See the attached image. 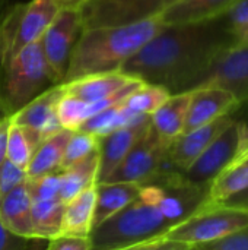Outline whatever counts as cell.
I'll list each match as a JSON object with an SVG mask.
<instances>
[{
  "instance_id": "cell-4",
  "label": "cell",
  "mask_w": 248,
  "mask_h": 250,
  "mask_svg": "<svg viewBox=\"0 0 248 250\" xmlns=\"http://www.w3.org/2000/svg\"><path fill=\"white\" fill-rule=\"evenodd\" d=\"M1 67L0 101L6 116H12L48 88L58 85L42 51L41 40L4 59Z\"/></svg>"
},
{
  "instance_id": "cell-26",
  "label": "cell",
  "mask_w": 248,
  "mask_h": 250,
  "mask_svg": "<svg viewBox=\"0 0 248 250\" xmlns=\"http://www.w3.org/2000/svg\"><path fill=\"white\" fill-rule=\"evenodd\" d=\"M64 202L60 198L32 201V224L35 237L51 240L61 234Z\"/></svg>"
},
{
  "instance_id": "cell-1",
  "label": "cell",
  "mask_w": 248,
  "mask_h": 250,
  "mask_svg": "<svg viewBox=\"0 0 248 250\" xmlns=\"http://www.w3.org/2000/svg\"><path fill=\"white\" fill-rule=\"evenodd\" d=\"M234 45L237 41L225 16L197 23L165 25L120 72L161 85L171 94L186 92L194 89L215 60Z\"/></svg>"
},
{
  "instance_id": "cell-38",
  "label": "cell",
  "mask_w": 248,
  "mask_h": 250,
  "mask_svg": "<svg viewBox=\"0 0 248 250\" xmlns=\"http://www.w3.org/2000/svg\"><path fill=\"white\" fill-rule=\"evenodd\" d=\"M162 239H164V237H162ZM162 239H155V240H149V242L136 243V245H132V246L123 248V249H120V250H149L151 248H153L158 242H161Z\"/></svg>"
},
{
  "instance_id": "cell-31",
  "label": "cell",
  "mask_w": 248,
  "mask_h": 250,
  "mask_svg": "<svg viewBox=\"0 0 248 250\" xmlns=\"http://www.w3.org/2000/svg\"><path fill=\"white\" fill-rule=\"evenodd\" d=\"M26 180H28L26 170L6 160L0 166V201L6 193H9L12 189H15L16 186L22 185Z\"/></svg>"
},
{
  "instance_id": "cell-29",
  "label": "cell",
  "mask_w": 248,
  "mask_h": 250,
  "mask_svg": "<svg viewBox=\"0 0 248 250\" xmlns=\"http://www.w3.org/2000/svg\"><path fill=\"white\" fill-rule=\"evenodd\" d=\"M98 144H99V139L96 136L88 132H83L80 129L73 130L64 149L63 161H61V171L80 163L82 160L88 158L91 154L96 152Z\"/></svg>"
},
{
  "instance_id": "cell-13",
  "label": "cell",
  "mask_w": 248,
  "mask_h": 250,
  "mask_svg": "<svg viewBox=\"0 0 248 250\" xmlns=\"http://www.w3.org/2000/svg\"><path fill=\"white\" fill-rule=\"evenodd\" d=\"M190 92L191 98L183 133L231 114L241 105L232 92L222 88H196Z\"/></svg>"
},
{
  "instance_id": "cell-30",
  "label": "cell",
  "mask_w": 248,
  "mask_h": 250,
  "mask_svg": "<svg viewBox=\"0 0 248 250\" xmlns=\"http://www.w3.org/2000/svg\"><path fill=\"white\" fill-rule=\"evenodd\" d=\"M225 22L237 44L248 41V0L238 1L225 15Z\"/></svg>"
},
{
  "instance_id": "cell-39",
  "label": "cell",
  "mask_w": 248,
  "mask_h": 250,
  "mask_svg": "<svg viewBox=\"0 0 248 250\" xmlns=\"http://www.w3.org/2000/svg\"><path fill=\"white\" fill-rule=\"evenodd\" d=\"M60 7H82L89 0H57Z\"/></svg>"
},
{
  "instance_id": "cell-8",
  "label": "cell",
  "mask_w": 248,
  "mask_h": 250,
  "mask_svg": "<svg viewBox=\"0 0 248 250\" xmlns=\"http://www.w3.org/2000/svg\"><path fill=\"white\" fill-rule=\"evenodd\" d=\"M82 31L80 7H61L41 38L42 51L57 83H61L66 76L70 54Z\"/></svg>"
},
{
  "instance_id": "cell-7",
  "label": "cell",
  "mask_w": 248,
  "mask_h": 250,
  "mask_svg": "<svg viewBox=\"0 0 248 250\" xmlns=\"http://www.w3.org/2000/svg\"><path fill=\"white\" fill-rule=\"evenodd\" d=\"M170 145L171 142L162 139L151 126L104 182H133L142 185L159 173L174 168L168 161Z\"/></svg>"
},
{
  "instance_id": "cell-2",
  "label": "cell",
  "mask_w": 248,
  "mask_h": 250,
  "mask_svg": "<svg viewBox=\"0 0 248 250\" xmlns=\"http://www.w3.org/2000/svg\"><path fill=\"white\" fill-rule=\"evenodd\" d=\"M208 204V190L189 185L175 168L142 183L139 195L92 230L91 250H120L162 239Z\"/></svg>"
},
{
  "instance_id": "cell-14",
  "label": "cell",
  "mask_w": 248,
  "mask_h": 250,
  "mask_svg": "<svg viewBox=\"0 0 248 250\" xmlns=\"http://www.w3.org/2000/svg\"><path fill=\"white\" fill-rule=\"evenodd\" d=\"M232 120L234 119L231 114H227L194 130L177 136L168 148V161L171 166L180 173L187 170Z\"/></svg>"
},
{
  "instance_id": "cell-28",
  "label": "cell",
  "mask_w": 248,
  "mask_h": 250,
  "mask_svg": "<svg viewBox=\"0 0 248 250\" xmlns=\"http://www.w3.org/2000/svg\"><path fill=\"white\" fill-rule=\"evenodd\" d=\"M171 95V92L155 83L143 82L139 88H136L126 100L124 107L137 116H152Z\"/></svg>"
},
{
  "instance_id": "cell-17",
  "label": "cell",
  "mask_w": 248,
  "mask_h": 250,
  "mask_svg": "<svg viewBox=\"0 0 248 250\" xmlns=\"http://www.w3.org/2000/svg\"><path fill=\"white\" fill-rule=\"evenodd\" d=\"M241 0H178L159 13L165 25L197 23L225 16Z\"/></svg>"
},
{
  "instance_id": "cell-20",
  "label": "cell",
  "mask_w": 248,
  "mask_h": 250,
  "mask_svg": "<svg viewBox=\"0 0 248 250\" xmlns=\"http://www.w3.org/2000/svg\"><path fill=\"white\" fill-rule=\"evenodd\" d=\"M191 92L171 94L165 103L151 116L152 127L165 141L172 142L184 130Z\"/></svg>"
},
{
  "instance_id": "cell-24",
  "label": "cell",
  "mask_w": 248,
  "mask_h": 250,
  "mask_svg": "<svg viewBox=\"0 0 248 250\" xmlns=\"http://www.w3.org/2000/svg\"><path fill=\"white\" fill-rule=\"evenodd\" d=\"M248 189V157L232 163L225 168L208 189L206 207L221 205L229 198Z\"/></svg>"
},
{
  "instance_id": "cell-25",
  "label": "cell",
  "mask_w": 248,
  "mask_h": 250,
  "mask_svg": "<svg viewBox=\"0 0 248 250\" xmlns=\"http://www.w3.org/2000/svg\"><path fill=\"white\" fill-rule=\"evenodd\" d=\"M42 141L44 136L39 132L22 125H16L10 120L7 135V161L26 170Z\"/></svg>"
},
{
  "instance_id": "cell-10",
  "label": "cell",
  "mask_w": 248,
  "mask_h": 250,
  "mask_svg": "<svg viewBox=\"0 0 248 250\" xmlns=\"http://www.w3.org/2000/svg\"><path fill=\"white\" fill-rule=\"evenodd\" d=\"M196 88H222L232 92L241 104L246 103L248 100V41L222 53Z\"/></svg>"
},
{
  "instance_id": "cell-11",
  "label": "cell",
  "mask_w": 248,
  "mask_h": 250,
  "mask_svg": "<svg viewBox=\"0 0 248 250\" xmlns=\"http://www.w3.org/2000/svg\"><path fill=\"white\" fill-rule=\"evenodd\" d=\"M60 9L57 0H31L28 4L20 6L13 40L3 54L1 62L15 56L23 47L39 41Z\"/></svg>"
},
{
  "instance_id": "cell-19",
  "label": "cell",
  "mask_w": 248,
  "mask_h": 250,
  "mask_svg": "<svg viewBox=\"0 0 248 250\" xmlns=\"http://www.w3.org/2000/svg\"><path fill=\"white\" fill-rule=\"evenodd\" d=\"M142 185L133 182H104L96 183V198L94 211V229L124 209L140 192Z\"/></svg>"
},
{
  "instance_id": "cell-21",
  "label": "cell",
  "mask_w": 248,
  "mask_h": 250,
  "mask_svg": "<svg viewBox=\"0 0 248 250\" xmlns=\"http://www.w3.org/2000/svg\"><path fill=\"white\" fill-rule=\"evenodd\" d=\"M95 198H96V185L64 204L63 226H61L63 236H76V237L91 236L94 227Z\"/></svg>"
},
{
  "instance_id": "cell-41",
  "label": "cell",
  "mask_w": 248,
  "mask_h": 250,
  "mask_svg": "<svg viewBox=\"0 0 248 250\" xmlns=\"http://www.w3.org/2000/svg\"><path fill=\"white\" fill-rule=\"evenodd\" d=\"M45 246H47V240L35 239V240H32L31 246H29L26 250H45Z\"/></svg>"
},
{
  "instance_id": "cell-16",
  "label": "cell",
  "mask_w": 248,
  "mask_h": 250,
  "mask_svg": "<svg viewBox=\"0 0 248 250\" xmlns=\"http://www.w3.org/2000/svg\"><path fill=\"white\" fill-rule=\"evenodd\" d=\"M0 220L13 234L29 240L37 239L32 224V198L28 180L1 198Z\"/></svg>"
},
{
  "instance_id": "cell-32",
  "label": "cell",
  "mask_w": 248,
  "mask_h": 250,
  "mask_svg": "<svg viewBox=\"0 0 248 250\" xmlns=\"http://www.w3.org/2000/svg\"><path fill=\"white\" fill-rule=\"evenodd\" d=\"M199 248L202 250H248V227L222 239L199 245Z\"/></svg>"
},
{
  "instance_id": "cell-27",
  "label": "cell",
  "mask_w": 248,
  "mask_h": 250,
  "mask_svg": "<svg viewBox=\"0 0 248 250\" xmlns=\"http://www.w3.org/2000/svg\"><path fill=\"white\" fill-rule=\"evenodd\" d=\"M123 103L115 104L107 110H102L101 113H98L94 117H91L89 120H86L79 129L83 132H88L96 138H102V136H105L114 130H118L124 126H129L130 123H133L134 120L142 117V116L130 113L124 107Z\"/></svg>"
},
{
  "instance_id": "cell-22",
  "label": "cell",
  "mask_w": 248,
  "mask_h": 250,
  "mask_svg": "<svg viewBox=\"0 0 248 250\" xmlns=\"http://www.w3.org/2000/svg\"><path fill=\"white\" fill-rule=\"evenodd\" d=\"M73 130L61 129L57 133L45 138L37 148L28 168V179H37L47 174L61 171V161L67 141Z\"/></svg>"
},
{
  "instance_id": "cell-42",
  "label": "cell",
  "mask_w": 248,
  "mask_h": 250,
  "mask_svg": "<svg viewBox=\"0 0 248 250\" xmlns=\"http://www.w3.org/2000/svg\"><path fill=\"white\" fill-rule=\"evenodd\" d=\"M187 250H202V249H200L199 246H191L190 249H187Z\"/></svg>"
},
{
  "instance_id": "cell-18",
  "label": "cell",
  "mask_w": 248,
  "mask_h": 250,
  "mask_svg": "<svg viewBox=\"0 0 248 250\" xmlns=\"http://www.w3.org/2000/svg\"><path fill=\"white\" fill-rule=\"evenodd\" d=\"M132 79L133 78L121 72H108L83 76L79 79L63 82L60 85L64 94L82 100L85 103H95L115 94L123 86H126Z\"/></svg>"
},
{
  "instance_id": "cell-15",
  "label": "cell",
  "mask_w": 248,
  "mask_h": 250,
  "mask_svg": "<svg viewBox=\"0 0 248 250\" xmlns=\"http://www.w3.org/2000/svg\"><path fill=\"white\" fill-rule=\"evenodd\" d=\"M61 95V85H54L13 113L10 120L16 125H22L39 132L45 139L63 129L56 113V107Z\"/></svg>"
},
{
  "instance_id": "cell-5",
  "label": "cell",
  "mask_w": 248,
  "mask_h": 250,
  "mask_svg": "<svg viewBox=\"0 0 248 250\" xmlns=\"http://www.w3.org/2000/svg\"><path fill=\"white\" fill-rule=\"evenodd\" d=\"M246 227H248L247 208L212 205L202 208L186 221L171 229L164 239L199 246L222 239Z\"/></svg>"
},
{
  "instance_id": "cell-3",
  "label": "cell",
  "mask_w": 248,
  "mask_h": 250,
  "mask_svg": "<svg viewBox=\"0 0 248 250\" xmlns=\"http://www.w3.org/2000/svg\"><path fill=\"white\" fill-rule=\"evenodd\" d=\"M164 26L161 16L156 15L132 23L83 28L70 54L63 82L96 73L120 72L121 66Z\"/></svg>"
},
{
  "instance_id": "cell-33",
  "label": "cell",
  "mask_w": 248,
  "mask_h": 250,
  "mask_svg": "<svg viewBox=\"0 0 248 250\" xmlns=\"http://www.w3.org/2000/svg\"><path fill=\"white\" fill-rule=\"evenodd\" d=\"M45 250H91V240L89 237L60 234L47 242Z\"/></svg>"
},
{
  "instance_id": "cell-40",
  "label": "cell",
  "mask_w": 248,
  "mask_h": 250,
  "mask_svg": "<svg viewBox=\"0 0 248 250\" xmlns=\"http://www.w3.org/2000/svg\"><path fill=\"white\" fill-rule=\"evenodd\" d=\"M248 157V136L246 138V141L243 142V145H241V149H240V152H238V155H237V158L232 161V163H235V161H240V160H243V158H247ZM231 163V164H232ZM229 164V166H231Z\"/></svg>"
},
{
  "instance_id": "cell-9",
  "label": "cell",
  "mask_w": 248,
  "mask_h": 250,
  "mask_svg": "<svg viewBox=\"0 0 248 250\" xmlns=\"http://www.w3.org/2000/svg\"><path fill=\"white\" fill-rule=\"evenodd\" d=\"M178 0H89L82 7L83 28L121 25L156 16Z\"/></svg>"
},
{
  "instance_id": "cell-36",
  "label": "cell",
  "mask_w": 248,
  "mask_h": 250,
  "mask_svg": "<svg viewBox=\"0 0 248 250\" xmlns=\"http://www.w3.org/2000/svg\"><path fill=\"white\" fill-rule=\"evenodd\" d=\"M191 246L187 243H181L177 240H168V239H162L161 242H158L153 248L149 250H187Z\"/></svg>"
},
{
  "instance_id": "cell-12",
  "label": "cell",
  "mask_w": 248,
  "mask_h": 250,
  "mask_svg": "<svg viewBox=\"0 0 248 250\" xmlns=\"http://www.w3.org/2000/svg\"><path fill=\"white\" fill-rule=\"evenodd\" d=\"M151 126V116H142L129 126H124L102 138H98V183H102L115 170V167L124 160V157L137 144V141L149 130Z\"/></svg>"
},
{
  "instance_id": "cell-6",
  "label": "cell",
  "mask_w": 248,
  "mask_h": 250,
  "mask_svg": "<svg viewBox=\"0 0 248 250\" xmlns=\"http://www.w3.org/2000/svg\"><path fill=\"white\" fill-rule=\"evenodd\" d=\"M247 136V125L241 120H232L193 164L181 173L184 180L194 188L208 190L213 180L237 158Z\"/></svg>"
},
{
  "instance_id": "cell-34",
  "label": "cell",
  "mask_w": 248,
  "mask_h": 250,
  "mask_svg": "<svg viewBox=\"0 0 248 250\" xmlns=\"http://www.w3.org/2000/svg\"><path fill=\"white\" fill-rule=\"evenodd\" d=\"M31 243L32 240L22 239L9 231L0 220V250H26L31 246Z\"/></svg>"
},
{
  "instance_id": "cell-35",
  "label": "cell",
  "mask_w": 248,
  "mask_h": 250,
  "mask_svg": "<svg viewBox=\"0 0 248 250\" xmlns=\"http://www.w3.org/2000/svg\"><path fill=\"white\" fill-rule=\"evenodd\" d=\"M10 127V116L0 119V166L7 160V135Z\"/></svg>"
},
{
  "instance_id": "cell-23",
  "label": "cell",
  "mask_w": 248,
  "mask_h": 250,
  "mask_svg": "<svg viewBox=\"0 0 248 250\" xmlns=\"http://www.w3.org/2000/svg\"><path fill=\"white\" fill-rule=\"evenodd\" d=\"M99 154H91L80 163L60 171V199L66 204L98 183Z\"/></svg>"
},
{
  "instance_id": "cell-37",
  "label": "cell",
  "mask_w": 248,
  "mask_h": 250,
  "mask_svg": "<svg viewBox=\"0 0 248 250\" xmlns=\"http://www.w3.org/2000/svg\"><path fill=\"white\" fill-rule=\"evenodd\" d=\"M221 205H227V207H237V208H247L248 209V189L246 192L235 195L232 198H229L228 201L222 202Z\"/></svg>"
}]
</instances>
